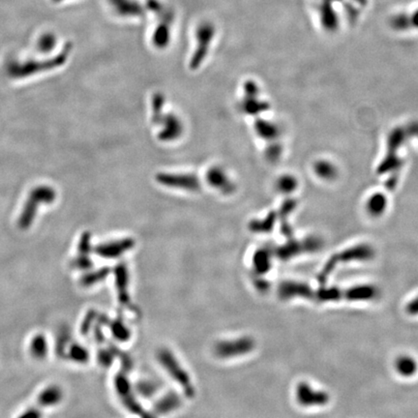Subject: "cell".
Returning a JSON list of instances; mask_svg holds the SVG:
<instances>
[{
	"instance_id": "obj_16",
	"label": "cell",
	"mask_w": 418,
	"mask_h": 418,
	"mask_svg": "<svg viewBox=\"0 0 418 418\" xmlns=\"http://www.w3.org/2000/svg\"><path fill=\"white\" fill-rule=\"evenodd\" d=\"M408 310L411 314H418V297L408 305Z\"/></svg>"
},
{
	"instance_id": "obj_14",
	"label": "cell",
	"mask_w": 418,
	"mask_h": 418,
	"mask_svg": "<svg viewBox=\"0 0 418 418\" xmlns=\"http://www.w3.org/2000/svg\"><path fill=\"white\" fill-rule=\"evenodd\" d=\"M17 418H43V413L40 408L30 407L23 409Z\"/></svg>"
},
{
	"instance_id": "obj_13",
	"label": "cell",
	"mask_w": 418,
	"mask_h": 418,
	"mask_svg": "<svg viewBox=\"0 0 418 418\" xmlns=\"http://www.w3.org/2000/svg\"><path fill=\"white\" fill-rule=\"evenodd\" d=\"M397 368L401 374L405 376H409L415 372L416 364L412 358L402 357L397 361Z\"/></svg>"
},
{
	"instance_id": "obj_12",
	"label": "cell",
	"mask_w": 418,
	"mask_h": 418,
	"mask_svg": "<svg viewBox=\"0 0 418 418\" xmlns=\"http://www.w3.org/2000/svg\"><path fill=\"white\" fill-rule=\"evenodd\" d=\"M57 45V38L51 33L43 34L38 41V49L42 52H49L54 49Z\"/></svg>"
},
{
	"instance_id": "obj_2",
	"label": "cell",
	"mask_w": 418,
	"mask_h": 418,
	"mask_svg": "<svg viewBox=\"0 0 418 418\" xmlns=\"http://www.w3.org/2000/svg\"><path fill=\"white\" fill-rule=\"evenodd\" d=\"M57 199V192L53 188L48 185H41L33 189L30 192V196L24 204L20 218L18 221V226L21 230H27L34 222L37 210L43 204H52Z\"/></svg>"
},
{
	"instance_id": "obj_8",
	"label": "cell",
	"mask_w": 418,
	"mask_h": 418,
	"mask_svg": "<svg viewBox=\"0 0 418 418\" xmlns=\"http://www.w3.org/2000/svg\"><path fill=\"white\" fill-rule=\"evenodd\" d=\"M213 34H214V30L210 24L204 25L199 30L200 44H199V49L196 51V55L193 58L192 62H191L193 68L198 67L201 61H203V59H204L206 51H207V46L210 43Z\"/></svg>"
},
{
	"instance_id": "obj_5",
	"label": "cell",
	"mask_w": 418,
	"mask_h": 418,
	"mask_svg": "<svg viewBox=\"0 0 418 418\" xmlns=\"http://www.w3.org/2000/svg\"><path fill=\"white\" fill-rule=\"evenodd\" d=\"M29 352L33 359L43 361L49 355V345L47 336L40 332L32 336L29 344Z\"/></svg>"
},
{
	"instance_id": "obj_17",
	"label": "cell",
	"mask_w": 418,
	"mask_h": 418,
	"mask_svg": "<svg viewBox=\"0 0 418 418\" xmlns=\"http://www.w3.org/2000/svg\"><path fill=\"white\" fill-rule=\"evenodd\" d=\"M53 2H55V3H59V2H61V1H64V0H52Z\"/></svg>"
},
{
	"instance_id": "obj_4",
	"label": "cell",
	"mask_w": 418,
	"mask_h": 418,
	"mask_svg": "<svg viewBox=\"0 0 418 418\" xmlns=\"http://www.w3.org/2000/svg\"><path fill=\"white\" fill-rule=\"evenodd\" d=\"M64 391L58 384H49L40 391L37 404L42 408L57 407L63 401Z\"/></svg>"
},
{
	"instance_id": "obj_11",
	"label": "cell",
	"mask_w": 418,
	"mask_h": 418,
	"mask_svg": "<svg viewBox=\"0 0 418 418\" xmlns=\"http://www.w3.org/2000/svg\"><path fill=\"white\" fill-rule=\"evenodd\" d=\"M68 358L75 363H85L88 360V350L79 344H72L68 348Z\"/></svg>"
},
{
	"instance_id": "obj_9",
	"label": "cell",
	"mask_w": 418,
	"mask_h": 418,
	"mask_svg": "<svg viewBox=\"0 0 418 418\" xmlns=\"http://www.w3.org/2000/svg\"><path fill=\"white\" fill-rule=\"evenodd\" d=\"M164 122V129L161 132L160 138H162L163 141H172L181 135L182 125L179 119L175 116H166Z\"/></svg>"
},
{
	"instance_id": "obj_6",
	"label": "cell",
	"mask_w": 418,
	"mask_h": 418,
	"mask_svg": "<svg viewBox=\"0 0 418 418\" xmlns=\"http://www.w3.org/2000/svg\"><path fill=\"white\" fill-rule=\"evenodd\" d=\"M253 348V342L250 339H241L235 342H227L220 344L217 348V353L219 355H225L223 357H231V355H237L246 353Z\"/></svg>"
},
{
	"instance_id": "obj_10",
	"label": "cell",
	"mask_w": 418,
	"mask_h": 418,
	"mask_svg": "<svg viewBox=\"0 0 418 418\" xmlns=\"http://www.w3.org/2000/svg\"><path fill=\"white\" fill-rule=\"evenodd\" d=\"M206 178H207L208 183H210L212 187H215L221 191H226L227 188L232 187L230 186L231 185L230 181L226 174L223 172V170L219 168H213L210 171H208Z\"/></svg>"
},
{
	"instance_id": "obj_3",
	"label": "cell",
	"mask_w": 418,
	"mask_h": 418,
	"mask_svg": "<svg viewBox=\"0 0 418 418\" xmlns=\"http://www.w3.org/2000/svg\"><path fill=\"white\" fill-rule=\"evenodd\" d=\"M157 180L169 187L187 191H197L200 189L199 180L194 175L161 174L157 176Z\"/></svg>"
},
{
	"instance_id": "obj_7",
	"label": "cell",
	"mask_w": 418,
	"mask_h": 418,
	"mask_svg": "<svg viewBox=\"0 0 418 418\" xmlns=\"http://www.w3.org/2000/svg\"><path fill=\"white\" fill-rule=\"evenodd\" d=\"M134 241L132 239H123L119 241L115 242H109V243L103 244L98 246L96 252L100 257L104 258H117L119 257L121 254L125 253L128 250L133 247Z\"/></svg>"
},
{
	"instance_id": "obj_15",
	"label": "cell",
	"mask_w": 418,
	"mask_h": 418,
	"mask_svg": "<svg viewBox=\"0 0 418 418\" xmlns=\"http://www.w3.org/2000/svg\"><path fill=\"white\" fill-rule=\"evenodd\" d=\"M154 41L157 46H164L168 42V30H165V27H162L157 30Z\"/></svg>"
},
{
	"instance_id": "obj_1",
	"label": "cell",
	"mask_w": 418,
	"mask_h": 418,
	"mask_svg": "<svg viewBox=\"0 0 418 418\" xmlns=\"http://www.w3.org/2000/svg\"><path fill=\"white\" fill-rule=\"evenodd\" d=\"M71 44H67L59 55L47 60H31L25 62L12 61L6 67L7 74L11 78L19 79L27 78L30 76H33L42 72L49 71L51 69L58 68L65 63V61L68 59L69 52L71 51Z\"/></svg>"
}]
</instances>
